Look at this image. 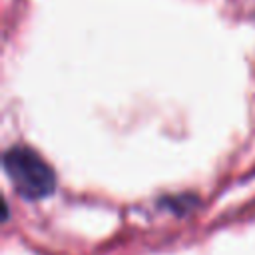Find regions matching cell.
I'll return each instance as SVG.
<instances>
[{
  "label": "cell",
  "instance_id": "6da1fadb",
  "mask_svg": "<svg viewBox=\"0 0 255 255\" xmlns=\"http://www.w3.org/2000/svg\"><path fill=\"white\" fill-rule=\"evenodd\" d=\"M2 169L18 195L26 201L50 197L56 189L54 169L30 147L14 145L2 155Z\"/></svg>",
  "mask_w": 255,
  "mask_h": 255
}]
</instances>
